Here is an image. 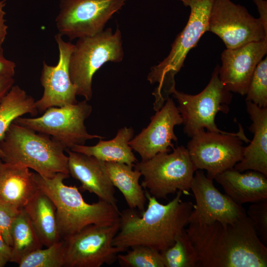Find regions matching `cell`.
<instances>
[{"label": "cell", "instance_id": "cell-1", "mask_svg": "<svg viewBox=\"0 0 267 267\" xmlns=\"http://www.w3.org/2000/svg\"><path fill=\"white\" fill-rule=\"evenodd\" d=\"M196 267H267V248L247 216L232 223H189Z\"/></svg>", "mask_w": 267, "mask_h": 267}, {"label": "cell", "instance_id": "cell-2", "mask_svg": "<svg viewBox=\"0 0 267 267\" xmlns=\"http://www.w3.org/2000/svg\"><path fill=\"white\" fill-rule=\"evenodd\" d=\"M145 192L148 204L144 211L129 208L120 212L119 228L113 246L126 251L143 246L161 252L174 244L189 223L193 204L182 200L181 191L167 204Z\"/></svg>", "mask_w": 267, "mask_h": 267}, {"label": "cell", "instance_id": "cell-3", "mask_svg": "<svg viewBox=\"0 0 267 267\" xmlns=\"http://www.w3.org/2000/svg\"><path fill=\"white\" fill-rule=\"evenodd\" d=\"M69 174L58 173L51 178L35 174L39 189L56 208L58 228L61 239L75 234L90 224L112 225L119 222L118 208L101 199L92 204L84 201L75 185H65Z\"/></svg>", "mask_w": 267, "mask_h": 267}, {"label": "cell", "instance_id": "cell-4", "mask_svg": "<svg viewBox=\"0 0 267 267\" xmlns=\"http://www.w3.org/2000/svg\"><path fill=\"white\" fill-rule=\"evenodd\" d=\"M5 163L20 164L40 176L51 178L56 174H69L65 149L47 135L13 122L0 142Z\"/></svg>", "mask_w": 267, "mask_h": 267}, {"label": "cell", "instance_id": "cell-5", "mask_svg": "<svg viewBox=\"0 0 267 267\" xmlns=\"http://www.w3.org/2000/svg\"><path fill=\"white\" fill-rule=\"evenodd\" d=\"M190 8L187 23L172 44L169 55L158 65L152 66L147 76L150 84L157 83L152 94L153 109L157 111L170 97L175 87V77L183 65L188 52L208 31V21L213 0H178Z\"/></svg>", "mask_w": 267, "mask_h": 267}, {"label": "cell", "instance_id": "cell-6", "mask_svg": "<svg viewBox=\"0 0 267 267\" xmlns=\"http://www.w3.org/2000/svg\"><path fill=\"white\" fill-rule=\"evenodd\" d=\"M122 35L118 28L113 33L108 28L94 35L78 39L70 55L69 71L77 95L90 100L92 81L95 72L107 62L122 61L124 51Z\"/></svg>", "mask_w": 267, "mask_h": 267}, {"label": "cell", "instance_id": "cell-7", "mask_svg": "<svg viewBox=\"0 0 267 267\" xmlns=\"http://www.w3.org/2000/svg\"><path fill=\"white\" fill-rule=\"evenodd\" d=\"M134 167L143 177L142 187L157 199H166L178 191L188 193L196 171L187 148L182 145L171 153L160 152L137 162Z\"/></svg>", "mask_w": 267, "mask_h": 267}, {"label": "cell", "instance_id": "cell-8", "mask_svg": "<svg viewBox=\"0 0 267 267\" xmlns=\"http://www.w3.org/2000/svg\"><path fill=\"white\" fill-rule=\"evenodd\" d=\"M220 66L217 65L211 79L200 93L191 95L173 89L171 94L177 99L178 110L184 125L183 132L191 137L196 133L206 129L208 131L228 134L219 129L215 123L217 114H227L229 111L232 94L219 78Z\"/></svg>", "mask_w": 267, "mask_h": 267}, {"label": "cell", "instance_id": "cell-9", "mask_svg": "<svg viewBox=\"0 0 267 267\" xmlns=\"http://www.w3.org/2000/svg\"><path fill=\"white\" fill-rule=\"evenodd\" d=\"M92 107L85 100L74 104L51 107L38 118H17L13 122L39 133L51 136L65 150L84 145L87 140L102 139L87 132L85 121L90 115Z\"/></svg>", "mask_w": 267, "mask_h": 267}, {"label": "cell", "instance_id": "cell-10", "mask_svg": "<svg viewBox=\"0 0 267 267\" xmlns=\"http://www.w3.org/2000/svg\"><path fill=\"white\" fill-rule=\"evenodd\" d=\"M242 141H250L239 125L237 133L200 130L191 137L186 148L195 170H206L207 177L213 179L241 160L244 147Z\"/></svg>", "mask_w": 267, "mask_h": 267}, {"label": "cell", "instance_id": "cell-11", "mask_svg": "<svg viewBox=\"0 0 267 267\" xmlns=\"http://www.w3.org/2000/svg\"><path fill=\"white\" fill-rule=\"evenodd\" d=\"M119 228V222L112 225L90 224L63 238V267H100L111 265L118 255L126 250L113 245Z\"/></svg>", "mask_w": 267, "mask_h": 267}, {"label": "cell", "instance_id": "cell-12", "mask_svg": "<svg viewBox=\"0 0 267 267\" xmlns=\"http://www.w3.org/2000/svg\"><path fill=\"white\" fill-rule=\"evenodd\" d=\"M126 0H60L55 21L59 34L70 40L91 36L103 30Z\"/></svg>", "mask_w": 267, "mask_h": 267}, {"label": "cell", "instance_id": "cell-13", "mask_svg": "<svg viewBox=\"0 0 267 267\" xmlns=\"http://www.w3.org/2000/svg\"><path fill=\"white\" fill-rule=\"evenodd\" d=\"M208 31L219 36L229 49L267 40V30L260 19L230 0H213Z\"/></svg>", "mask_w": 267, "mask_h": 267}, {"label": "cell", "instance_id": "cell-14", "mask_svg": "<svg viewBox=\"0 0 267 267\" xmlns=\"http://www.w3.org/2000/svg\"><path fill=\"white\" fill-rule=\"evenodd\" d=\"M196 203L189 218V223L210 224L215 222L232 223L247 216L246 211L214 185L213 179L202 170L195 171L190 186Z\"/></svg>", "mask_w": 267, "mask_h": 267}, {"label": "cell", "instance_id": "cell-15", "mask_svg": "<svg viewBox=\"0 0 267 267\" xmlns=\"http://www.w3.org/2000/svg\"><path fill=\"white\" fill-rule=\"evenodd\" d=\"M54 39L59 49V59L55 66L43 62L40 81L44 93L35 102L38 112L41 113L51 107H62L78 102L76 88L71 81L69 71L74 44L65 42L59 34L55 35Z\"/></svg>", "mask_w": 267, "mask_h": 267}, {"label": "cell", "instance_id": "cell-16", "mask_svg": "<svg viewBox=\"0 0 267 267\" xmlns=\"http://www.w3.org/2000/svg\"><path fill=\"white\" fill-rule=\"evenodd\" d=\"M148 126L129 141L132 150L137 152L142 161L149 160L160 152H169L174 148L172 140L178 141L174 127L183 120L172 98L151 117Z\"/></svg>", "mask_w": 267, "mask_h": 267}, {"label": "cell", "instance_id": "cell-17", "mask_svg": "<svg viewBox=\"0 0 267 267\" xmlns=\"http://www.w3.org/2000/svg\"><path fill=\"white\" fill-rule=\"evenodd\" d=\"M267 53V40L226 48L221 54L219 78L230 92L246 95L254 70Z\"/></svg>", "mask_w": 267, "mask_h": 267}, {"label": "cell", "instance_id": "cell-18", "mask_svg": "<svg viewBox=\"0 0 267 267\" xmlns=\"http://www.w3.org/2000/svg\"><path fill=\"white\" fill-rule=\"evenodd\" d=\"M65 151L68 154L69 175L80 181L79 189L82 191L93 193L99 199L118 208L114 186L105 171L104 162L69 149Z\"/></svg>", "mask_w": 267, "mask_h": 267}, {"label": "cell", "instance_id": "cell-19", "mask_svg": "<svg viewBox=\"0 0 267 267\" xmlns=\"http://www.w3.org/2000/svg\"><path fill=\"white\" fill-rule=\"evenodd\" d=\"M246 105L252 122L249 130L253 138L244 147L242 158L233 169L241 172L255 171L267 176V107L261 108L249 101Z\"/></svg>", "mask_w": 267, "mask_h": 267}, {"label": "cell", "instance_id": "cell-20", "mask_svg": "<svg viewBox=\"0 0 267 267\" xmlns=\"http://www.w3.org/2000/svg\"><path fill=\"white\" fill-rule=\"evenodd\" d=\"M35 174L20 164L2 162L0 169V200L23 208L39 190Z\"/></svg>", "mask_w": 267, "mask_h": 267}, {"label": "cell", "instance_id": "cell-21", "mask_svg": "<svg viewBox=\"0 0 267 267\" xmlns=\"http://www.w3.org/2000/svg\"><path fill=\"white\" fill-rule=\"evenodd\" d=\"M214 179L222 186L226 194L239 205L267 199V176L261 173L251 171L242 173L233 168Z\"/></svg>", "mask_w": 267, "mask_h": 267}, {"label": "cell", "instance_id": "cell-22", "mask_svg": "<svg viewBox=\"0 0 267 267\" xmlns=\"http://www.w3.org/2000/svg\"><path fill=\"white\" fill-rule=\"evenodd\" d=\"M134 134V130L132 127H124L119 129L116 135L111 140H102L100 139L96 145H78L70 149L93 156L103 162L124 163L134 166L137 161L129 144Z\"/></svg>", "mask_w": 267, "mask_h": 267}, {"label": "cell", "instance_id": "cell-23", "mask_svg": "<svg viewBox=\"0 0 267 267\" xmlns=\"http://www.w3.org/2000/svg\"><path fill=\"white\" fill-rule=\"evenodd\" d=\"M23 208L43 245L48 247L62 239L55 206L46 194L39 189Z\"/></svg>", "mask_w": 267, "mask_h": 267}, {"label": "cell", "instance_id": "cell-24", "mask_svg": "<svg viewBox=\"0 0 267 267\" xmlns=\"http://www.w3.org/2000/svg\"><path fill=\"white\" fill-rule=\"evenodd\" d=\"M104 165L112 183L122 193L129 208L144 211L147 198L139 182L140 172L124 163L104 162Z\"/></svg>", "mask_w": 267, "mask_h": 267}, {"label": "cell", "instance_id": "cell-25", "mask_svg": "<svg viewBox=\"0 0 267 267\" xmlns=\"http://www.w3.org/2000/svg\"><path fill=\"white\" fill-rule=\"evenodd\" d=\"M36 101L19 86H13L0 103V142L10 125L18 117L26 114L36 116L38 111ZM4 154L0 148V159Z\"/></svg>", "mask_w": 267, "mask_h": 267}, {"label": "cell", "instance_id": "cell-26", "mask_svg": "<svg viewBox=\"0 0 267 267\" xmlns=\"http://www.w3.org/2000/svg\"><path fill=\"white\" fill-rule=\"evenodd\" d=\"M11 236L10 262L18 264L28 255L44 246L24 208L21 209L13 223Z\"/></svg>", "mask_w": 267, "mask_h": 267}, {"label": "cell", "instance_id": "cell-27", "mask_svg": "<svg viewBox=\"0 0 267 267\" xmlns=\"http://www.w3.org/2000/svg\"><path fill=\"white\" fill-rule=\"evenodd\" d=\"M160 253L164 267H196L197 254L185 230L172 246Z\"/></svg>", "mask_w": 267, "mask_h": 267}, {"label": "cell", "instance_id": "cell-28", "mask_svg": "<svg viewBox=\"0 0 267 267\" xmlns=\"http://www.w3.org/2000/svg\"><path fill=\"white\" fill-rule=\"evenodd\" d=\"M36 250L18 264L19 267H63L65 244L63 239L52 245Z\"/></svg>", "mask_w": 267, "mask_h": 267}, {"label": "cell", "instance_id": "cell-29", "mask_svg": "<svg viewBox=\"0 0 267 267\" xmlns=\"http://www.w3.org/2000/svg\"><path fill=\"white\" fill-rule=\"evenodd\" d=\"M126 254L118 255L117 260L124 267H164L161 253L143 246L133 247Z\"/></svg>", "mask_w": 267, "mask_h": 267}, {"label": "cell", "instance_id": "cell-30", "mask_svg": "<svg viewBox=\"0 0 267 267\" xmlns=\"http://www.w3.org/2000/svg\"><path fill=\"white\" fill-rule=\"evenodd\" d=\"M246 101L261 108L267 107V58L256 66L246 92Z\"/></svg>", "mask_w": 267, "mask_h": 267}, {"label": "cell", "instance_id": "cell-31", "mask_svg": "<svg viewBox=\"0 0 267 267\" xmlns=\"http://www.w3.org/2000/svg\"><path fill=\"white\" fill-rule=\"evenodd\" d=\"M246 215L260 238L267 242V199L252 203Z\"/></svg>", "mask_w": 267, "mask_h": 267}, {"label": "cell", "instance_id": "cell-32", "mask_svg": "<svg viewBox=\"0 0 267 267\" xmlns=\"http://www.w3.org/2000/svg\"><path fill=\"white\" fill-rule=\"evenodd\" d=\"M21 209L0 200V234L11 247L12 245V226Z\"/></svg>", "mask_w": 267, "mask_h": 267}, {"label": "cell", "instance_id": "cell-33", "mask_svg": "<svg viewBox=\"0 0 267 267\" xmlns=\"http://www.w3.org/2000/svg\"><path fill=\"white\" fill-rule=\"evenodd\" d=\"M15 67V63L4 56L3 49L0 46V76L14 77Z\"/></svg>", "mask_w": 267, "mask_h": 267}, {"label": "cell", "instance_id": "cell-34", "mask_svg": "<svg viewBox=\"0 0 267 267\" xmlns=\"http://www.w3.org/2000/svg\"><path fill=\"white\" fill-rule=\"evenodd\" d=\"M12 247L8 245L0 234V267H3L10 262Z\"/></svg>", "mask_w": 267, "mask_h": 267}, {"label": "cell", "instance_id": "cell-35", "mask_svg": "<svg viewBox=\"0 0 267 267\" xmlns=\"http://www.w3.org/2000/svg\"><path fill=\"white\" fill-rule=\"evenodd\" d=\"M6 0H0V46L4 43L7 34L8 26L6 25L4 16L6 14L4 8L6 5Z\"/></svg>", "mask_w": 267, "mask_h": 267}, {"label": "cell", "instance_id": "cell-36", "mask_svg": "<svg viewBox=\"0 0 267 267\" xmlns=\"http://www.w3.org/2000/svg\"><path fill=\"white\" fill-rule=\"evenodd\" d=\"M13 77L0 76V103L14 85Z\"/></svg>", "mask_w": 267, "mask_h": 267}, {"label": "cell", "instance_id": "cell-37", "mask_svg": "<svg viewBox=\"0 0 267 267\" xmlns=\"http://www.w3.org/2000/svg\"><path fill=\"white\" fill-rule=\"evenodd\" d=\"M253 1L259 13V19L267 30V1L265 0H253Z\"/></svg>", "mask_w": 267, "mask_h": 267}, {"label": "cell", "instance_id": "cell-38", "mask_svg": "<svg viewBox=\"0 0 267 267\" xmlns=\"http://www.w3.org/2000/svg\"><path fill=\"white\" fill-rule=\"evenodd\" d=\"M2 163V160L1 159H0V167H1Z\"/></svg>", "mask_w": 267, "mask_h": 267}]
</instances>
